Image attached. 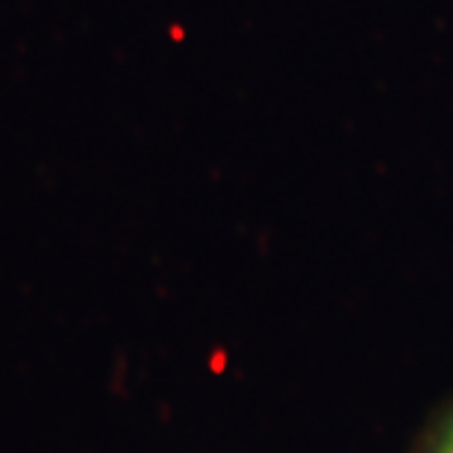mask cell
<instances>
[{
  "label": "cell",
  "mask_w": 453,
  "mask_h": 453,
  "mask_svg": "<svg viewBox=\"0 0 453 453\" xmlns=\"http://www.w3.org/2000/svg\"><path fill=\"white\" fill-rule=\"evenodd\" d=\"M412 453H453V397L430 415L415 439Z\"/></svg>",
  "instance_id": "obj_1"
}]
</instances>
